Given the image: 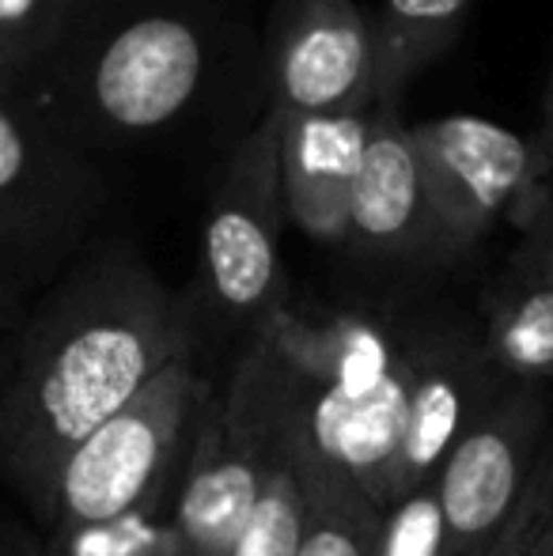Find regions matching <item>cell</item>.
<instances>
[{"instance_id": "obj_1", "label": "cell", "mask_w": 553, "mask_h": 556, "mask_svg": "<svg viewBox=\"0 0 553 556\" xmlns=\"http://www.w3.org/2000/svg\"><path fill=\"white\" fill-rule=\"evenodd\" d=\"M425 318L391 311H300L280 303L251 333L221 409L285 462L296 484L356 489L399 504L394 473L410 425Z\"/></svg>"}, {"instance_id": "obj_2", "label": "cell", "mask_w": 553, "mask_h": 556, "mask_svg": "<svg viewBox=\"0 0 553 556\" xmlns=\"http://www.w3.org/2000/svg\"><path fill=\"white\" fill-rule=\"evenodd\" d=\"M186 352L190 307L129 242L88 254L38 307L0 387V473L38 527L73 446Z\"/></svg>"}, {"instance_id": "obj_3", "label": "cell", "mask_w": 553, "mask_h": 556, "mask_svg": "<svg viewBox=\"0 0 553 556\" xmlns=\"http://www.w3.org/2000/svg\"><path fill=\"white\" fill-rule=\"evenodd\" d=\"M205 394L193 352H186L76 443L53 484L46 522L50 545L175 496Z\"/></svg>"}, {"instance_id": "obj_4", "label": "cell", "mask_w": 553, "mask_h": 556, "mask_svg": "<svg viewBox=\"0 0 553 556\" xmlns=\"http://www.w3.org/2000/svg\"><path fill=\"white\" fill-rule=\"evenodd\" d=\"M280 122L266 114L224 163L201 227V277L228 323L259 330L285 300L280 265Z\"/></svg>"}, {"instance_id": "obj_5", "label": "cell", "mask_w": 553, "mask_h": 556, "mask_svg": "<svg viewBox=\"0 0 553 556\" xmlns=\"http://www.w3.org/2000/svg\"><path fill=\"white\" fill-rule=\"evenodd\" d=\"M410 137L448 262L470 254L501 220H524L546 186L535 137H519L489 117L443 114L410 125Z\"/></svg>"}, {"instance_id": "obj_6", "label": "cell", "mask_w": 553, "mask_h": 556, "mask_svg": "<svg viewBox=\"0 0 553 556\" xmlns=\"http://www.w3.org/2000/svg\"><path fill=\"white\" fill-rule=\"evenodd\" d=\"M546 428L542 382L508 379L436 473L443 556H486L516 515Z\"/></svg>"}, {"instance_id": "obj_7", "label": "cell", "mask_w": 553, "mask_h": 556, "mask_svg": "<svg viewBox=\"0 0 553 556\" xmlns=\"http://www.w3.org/2000/svg\"><path fill=\"white\" fill-rule=\"evenodd\" d=\"M99 178L38 114L0 96V262L23 277L73 250L99 213Z\"/></svg>"}, {"instance_id": "obj_8", "label": "cell", "mask_w": 553, "mask_h": 556, "mask_svg": "<svg viewBox=\"0 0 553 556\" xmlns=\"http://www.w3.org/2000/svg\"><path fill=\"white\" fill-rule=\"evenodd\" d=\"M209 42L178 12H144L103 38L84 68L80 103L106 137L167 129L205 88Z\"/></svg>"}, {"instance_id": "obj_9", "label": "cell", "mask_w": 553, "mask_h": 556, "mask_svg": "<svg viewBox=\"0 0 553 556\" xmlns=\"http://www.w3.org/2000/svg\"><path fill=\"white\" fill-rule=\"evenodd\" d=\"M266 68L269 114L280 122L376 106L372 27L353 0H285Z\"/></svg>"}, {"instance_id": "obj_10", "label": "cell", "mask_w": 553, "mask_h": 556, "mask_svg": "<svg viewBox=\"0 0 553 556\" xmlns=\"http://www.w3.org/2000/svg\"><path fill=\"white\" fill-rule=\"evenodd\" d=\"M345 247L368 262L387 265L448 262L440 231H436L420 155L399 106L376 103L368 155L356 175L353 205H349Z\"/></svg>"}, {"instance_id": "obj_11", "label": "cell", "mask_w": 553, "mask_h": 556, "mask_svg": "<svg viewBox=\"0 0 553 556\" xmlns=\"http://www.w3.org/2000/svg\"><path fill=\"white\" fill-rule=\"evenodd\" d=\"M266 477V454L205 394L175 492L178 556H231Z\"/></svg>"}, {"instance_id": "obj_12", "label": "cell", "mask_w": 553, "mask_h": 556, "mask_svg": "<svg viewBox=\"0 0 553 556\" xmlns=\"http://www.w3.org/2000/svg\"><path fill=\"white\" fill-rule=\"evenodd\" d=\"M372 122H376V106L280 122L285 213L307 239L345 247L349 205L368 155Z\"/></svg>"}, {"instance_id": "obj_13", "label": "cell", "mask_w": 553, "mask_h": 556, "mask_svg": "<svg viewBox=\"0 0 553 556\" xmlns=\"http://www.w3.org/2000/svg\"><path fill=\"white\" fill-rule=\"evenodd\" d=\"M474 0H379L368 15L376 103L399 106L402 91L463 35Z\"/></svg>"}, {"instance_id": "obj_14", "label": "cell", "mask_w": 553, "mask_h": 556, "mask_svg": "<svg viewBox=\"0 0 553 556\" xmlns=\"http://www.w3.org/2000/svg\"><path fill=\"white\" fill-rule=\"evenodd\" d=\"M493 359L504 367L508 379L553 382V292L539 285H524L504 277L486 295V318H481Z\"/></svg>"}, {"instance_id": "obj_15", "label": "cell", "mask_w": 553, "mask_h": 556, "mask_svg": "<svg viewBox=\"0 0 553 556\" xmlns=\"http://www.w3.org/2000/svg\"><path fill=\"white\" fill-rule=\"evenodd\" d=\"M303 534L296 556H376L384 511L356 489L303 492Z\"/></svg>"}, {"instance_id": "obj_16", "label": "cell", "mask_w": 553, "mask_h": 556, "mask_svg": "<svg viewBox=\"0 0 553 556\" xmlns=\"http://www.w3.org/2000/svg\"><path fill=\"white\" fill-rule=\"evenodd\" d=\"M303 534V496L292 469L266 454V477L231 556H296Z\"/></svg>"}, {"instance_id": "obj_17", "label": "cell", "mask_w": 553, "mask_h": 556, "mask_svg": "<svg viewBox=\"0 0 553 556\" xmlns=\"http://www.w3.org/2000/svg\"><path fill=\"white\" fill-rule=\"evenodd\" d=\"M171 511H175V496L155 500V504L137 507V511L122 515V519L106 522V527L73 534L61 545H46V553L50 556H178Z\"/></svg>"}, {"instance_id": "obj_18", "label": "cell", "mask_w": 553, "mask_h": 556, "mask_svg": "<svg viewBox=\"0 0 553 556\" xmlns=\"http://www.w3.org/2000/svg\"><path fill=\"white\" fill-rule=\"evenodd\" d=\"M73 0H0V50L15 65H30L61 38Z\"/></svg>"}, {"instance_id": "obj_19", "label": "cell", "mask_w": 553, "mask_h": 556, "mask_svg": "<svg viewBox=\"0 0 553 556\" xmlns=\"http://www.w3.org/2000/svg\"><path fill=\"white\" fill-rule=\"evenodd\" d=\"M376 556H443V519L436 484H425L394 507H387Z\"/></svg>"}, {"instance_id": "obj_20", "label": "cell", "mask_w": 553, "mask_h": 556, "mask_svg": "<svg viewBox=\"0 0 553 556\" xmlns=\"http://www.w3.org/2000/svg\"><path fill=\"white\" fill-rule=\"evenodd\" d=\"M550 515H553V462H539L516 515L501 530V538L486 549V556H531L539 549L542 538H546Z\"/></svg>"}, {"instance_id": "obj_21", "label": "cell", "mask_w": 553, "mask_h": 556, "mask_svg": "<svg viewBox=\"0 0 553 556\" xmlns=\"http://www.w3.org/2000/svg\"><path fill=\"white\" fill-rule=\"evenodd\" d=\"M516 227L524 231V239H519L516 254H512L508 277L553 292V178L542 186L539 201Z\"/></svg>"}, {"instance_id": "obj_22", "label": "cell", "mask_w": 553, "mask_h": 556, "mask_svg": "<svg viewBox=\"0 0 553 556\" xmlns=\"http://www.w3.org/2000/svg\"><path fill=\"white\" fill-rule=\"evenodd\" d=\"M535 152H539V170L542 178H553V68H550V80H546V99H542V122L539 132H535Z\"/></svg>"}, {"instance_id": "obj_23", "label": "cell", "mask_w": 553, "mask_h": 556, "mask_svg": "<svg viewBox=\"0 0 553 556\" xmlns=\"http://www.w3.org/2000/svg\"><path fill=\"white\" fill-rule=\"evenodd\" d=\"M0 556H50V553H38V549H30V545L20 538V542H15L12 549H8V553H0Z\"/></svg>"}, {"instance_id": "obj_24", "label": "cell", "mask_w": 553, "mask_h": 556, "mask_svg": "<svg viewBox=\"0 0 553 556\" xmlns=\"http://www.w3.org/2000/svg\"><path fill=\"white\" fill-rule=\"evenodd\" d=\"M8 80H12V61H8L4 50H0V96L8 91Z\"/></svg>"}, {"instance_id": "obj_25", "label": "cell", "mask_w": 553, "mask_h": 556, "mask_svg": "<svg viewBox=\"0 0 553 556\" xmlns=\"http://www.w3.org/2000/svg\"><path fill=\"white\" fill-rule=\"evenodd\" d=\"M531 556H553V553H550V530H546V538H542V542H539V549H535Z\"/></svg>"}, {"instance_id": "obj_26", "label": "cell", "mask_w": 553, "mask_h": 556, "mask_svg": "<svg viewBox=\"0 0 553 556\" xmlns=\"http://www.w3.org/2000/svg\"><path fill=\"white\" fill-rule=\"evenodd\" d=\"M550 553H553V515H550Z\"/></svg>"}, {"instance_id": "obj_27", "label": "cell", "mask_w": 553, "mask_h": 556, "mask_svg": "<svg viewBox=\"0 0 553 556\" xmlns=\"http://www.w3.org/2000/svg\"><path fill=\"white\" fill-rule=\"evenodd\" d=\"M0 307H4V292H0Z\"/></svg>"}]
</instances>
